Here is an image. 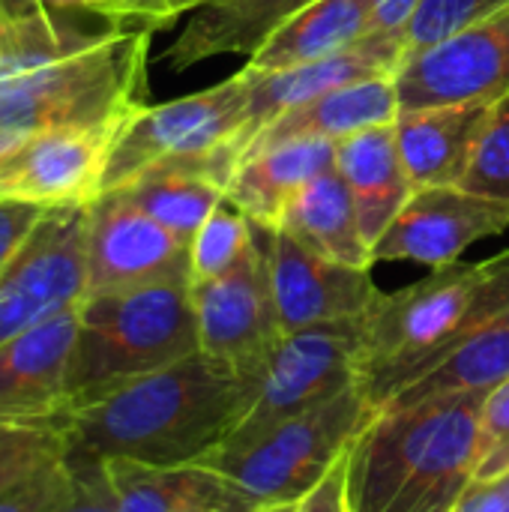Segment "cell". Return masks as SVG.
Here are the masks:
<instances>
[{
    "mask_svg": "<svg viewBox=\"0 0 509 512\" xmlns=\"http://www.w3.org/2000/svg\"><path fill=\"white\" fill-rule=\"evenodd\" d=\"M252 384L195 351L66 414V450L150 468L201 465L246 414Z\"/></svg>",
    "mask_w": 509,
    "mask_h": 512,
    "instance_id": "obj_1",
    "label": "cell"
},
{
    "mask_svg": "<svg viewBox=\"0 0 509 512\" xmlns=\"http://www.w3.org/2000/svg\"><path fill=\"white\" fill-rule=\"evenodd\" d=\"M501 318H509V249L486 261L435 267L393 294L381 291L363 315L357 357V384L372 411Z\"/></svg>",
    "mask_w": 509,
    "mask_h": 512,
    "instance_id": "obj_2",
    "label": "cell"
},
{
    "mask_svg": "<svg viewBox=\"0 0 509 512\" xmlns=\"http://www.w3.org/2000/svg\"><path fill=\"white\" fill-rule=\"evenodd\" d=\"M486 396L375 414L351 441L348 510L453 512L474 483Z\"/></svg>",
    "mask_w": 509,
    "mask_h": 512,
    "instance_id": "obj_3",
    "label": "cell"
},
{
    "mask_svg": "<svg viewBox=\"0 0 509 512\" xmlns=\"http://www.w3.org/2000/svg\"><path fill=\"white\" fill-rule=\"evenodd\" d=\"M153 30H105L93 45L0 78V156L66 126L126 123L144 102Z\"/></svg>",
    "mask_w": 509,
    "mask_h": 512,
    "instance_id": "obj_4",
    "label": "cell"
},
{
    "mask_svg": "<svg viewBox=\"0 0 509 512\" xmlns=\"http://www.w3.org/2000/svg\"><path fill=\"white\" fill-rule=\"evenodd\" d=\"M198 351L192 285L84 297L69 363V411Z\"/></svg>",
    "mask_w": 509,
    "mask_h": 512,
    "instance_id": "obj_5",
    "label": "cell"
},
{
    "mask_svg": "<svg viewBox=\"0 0 509 512\" xmlns=\"http://www.w3.org/2000/svg\"><path fill=\"white\" fill-rule=\"evenodd\" d=\"M372 417L360 384H351L324 405L282 420L240 447L213 450L201 465L234 480L261 507L297 504L330 474Z\"/></svg>",
    "mask_w": 509,
    "mask_h": 512,
    "instance_id": "obj_6",
    "label": "cell"
},
{
    "mask_svg": "<svg viewBox=\"0 0 509 512\" xmlns=\"http://www.w3.org/2000/svg\"><path fill=\"white\" fill-rule=\"evenodd\" d=\"M363 315L282 333L252 381L243 420L222 447H240L357 384Z\"/></svg>",
    "mask_w": 509,
    "mask_h": 512,
    "instance_id": "obj_7",
    "label": "cell"
},
{
    "mask_svg": "<svg viewBox=\"0 0 509 512\" xmlns=\"http://www.w3.org/2000/svg\"><path fill=\"white\" fill-rule=\"evenodd\" d=\"M249 99V72L246 66L231 78L162 105H141L126 126L120 129L99 195L114 192L144 171L201 156L219 144L234 141L243 126V111Z\"/></svg>",
    "mask_w": 509,
    "mask_h": 512,
    "instance_id": "obj_8",
    "label": "cell"
},
{
    "mask_svg": "<svg viewBox=\"0 0 509 512\" xmlns=\"http://www.w3.org/2000/svg\"><path fill=\"white\" fill-rule=\"evenodd\" d=\"M93 204V201H90ZM90 204L51 207L0 276V345L87 297Z\"/></svg>",
    "mask_w": 509,
    "mask_h": 512,
    "instance_id": "obj_9",
    "label": "cell"
},
{
    "mask_svg": "<svg viewBox=\"0 0 509 512\" xmlns=\"http://www.w3.org/2000/svg\"><path fill=\"white\" fill-rule=\"evenodd\" d=\"M192 306L198 324V351L225 363L252 384L282 336L258 225L255 246L240 264L216 279L192 285Z\"/></svg>",
    "mask_w": 509,
    "mask_h": 512,
    "instance_id": "obj_10",
    "label": "cell"
},
{
    "mask_svg": "<svg viewBox=\"0 0 509 512\" xmlns=\"http://www.w3.org/2000/svg\"><path fill=\"white\" fill-rule=\"evenodd\" d=\"M399 111L498 102L509 93V6L429 45L396 69Z\"/></svg>",
    "mask_w": 509,
    "mask_h": 512,
    "instance_id": "obj_11",
    "label": "cell"
},
{
    "mask_svg": "<svg viewBox=\"0 0 509 512\" xmlns=\"http://www.w3.org/2000/svg\"><path fill=\"white\" fill-rule=\"evenodd\" d=\"M171 282L192 285V246L126 195H99L87 225V297Z\"/></svg>",
    "mask_w": 509,
    "mask_h": 512,
    "instance_id": "obj_12",
    "label": "cell"
},
{
    "mask_svg": "<svg viewBox=\"0 0 509 512\" xmlns=\"http://www.w3.org/2000/svg\"><path fill=\"white\" fill-rule=\"evenodd\" d=\"M261 237L282 333L360 318L378 300L372 270L330 261L285 228H261Z\"/></svg>",
    "mask_w": 509,
    "mask_h": 512,
    "instance_id": "obj_13",
    "label": "cell"
},
{
    "mask_svg": "<svg viewBox=\"0 0 509 512\" xmlns=\"http://www.w3.org/2000/svg\"><path fill=\"white\" fill-rule=\"evenodd\" d=\"M509 228V201L474 195L462 186L414 189L402 213L372 246V264L414 261L447 267L474 243L504 234Z\"/></svg>",
    "mask_w": 509,
    "mask_h": 512,
    "instance_id": "obj_14",
    "label": "cell"
},
{
    "mask_svg": "<svg viewBox=\"0 0 509 512\" xmlns=\"http://www.w3.org/2000/svg\"><path fill=\"white\" fill-rule=\"evenodd\" d=\"M126 123L66 126L42 132L0 156V198L45 207L99 198L111 147Z\"/></svg>",
    "mask_w": 509,
    "mask_h": 512,
    "instance_id": "obj_15",
    "label": "cell"
},
{
    "mask_svg": "<svg viewBox=\"0 0 509 512\" xmlns=\"http://www.w3.org/2000/svg\"><path fill=\"white\" fill-rule=\"evenodd\" d=\"M405 54H408L405 33H399V36L369 33L348 51L315 60V63L276 69V72H258V69L246 66L249 99H246V111H243V126L234 135V141H228L231 150L243 162L252 141L276 117H282L285 111H291L327 90H336V87H345V84H354L363 78H375V75H396Z\"/></svg>",
    "mask_w": 509,
    "mask_h": 512,
    "instance_id": "obj_16",
    "label": "cell"
},
{
    "mask_svg": "<svg viewBox=\"0 0 509 512\" xmlns=\"http://www.w3.org/2000/svg\"><path fill=\"white\" fill-rule=\"evenodd\" d=\"M78 309L60 312L0 345V420H63Z\"/></svg>",
    "mask_w": 509,
    "mask_h": 512,
    "instance_id": "obj_17",
    "label": "cell"
},
{
    "mask_svg": "<svg viewBox=\"0 0 509 512\" xmlns=\"http://www.w3.org/2000/svg\"><path fill=\"white\" fill-rule=\"evenodd\" d=\"M330 168H336V141L294 138L270 144L240 162L225 198L252 225L279 228L297 192Z\"/></svg>",
    "mask_w": 509,
    "mask_h": 512,
    "instance_id": "obj_18",
    "label": "cell"
},
{
    "mask_svg": "<svg viewBox=\"0 0 509 512\" xmlns=\"http://www.w3.org/2000/svg\"><path fill=\"white\" fill-rule=\"evenodd\" d=\"M486 114V102L399 111L393 129L411 186H459Z\"/></svg>",
    "mask_w": 509,
    "mask_h": 512,
    "instance_id": "obj_19",
    "label": "cell"
},
{
    "mask_svg": "<svg viewBox=\"0 0 509 512\" xmlns=\"http://www.w3.org/2000/svg\"><path fill=\"white\" fill-rule=\"evenodd\" d=\"M120 512H255L261 504L210 465L108 462Z\"/></svg>",
    "mask_w": 509,
    "mask_h": 512,
    "instance_id": "obj_20",
    "label": "cell"
},
{
    "mask_svg": "<svg viewBox=\"0 0 509 512\" xmlns=\"http://www.w3.org/2000/svg\"><path fill=\"white\" fill-rule=\"evenodd\" d=\"M309 3L315 0H210L192 12L180 36L165 51V63L174 72H183L210 57H252L288 18Z\"/></svg>",
    "mask_w": 509,
    "mask_h": 512,
    "instance_id": "obj_21",
    "label": "cell"
},
{
    "mask_svg": "<svg viewBox=\"0 0 509 512\" xmlns=\"http://www.w3.org/2000/svg\"><path fill=\"white\" fill-rule=\"evenodd\" d=\"M396 117H399L396 78L393 75H375V78H363V81L327 90V93L285 111L252 141L249 153L270 147V144L294 141V138L342 141V138L357 135L363 129L396 123Z\"/></svg>",
    "mask_w": 509,
    "mask_h": 512,
    "instance_id": "obj_22",
    "label": "cell"
},
{
    "mask_svg": "<svg viewBox=\"0 0 509 512\" xmlns=\"http://www.w3.org/2000/svg\"><path fill=\"white\" fill-rule=\"evenodd\" d=\"M336 171L354 195L360 228L372 249L414 192L399 156L393 123L336 141Z\"/></svg>",
    "mask_w": 509,
    "mask_h": 512,
    "instance_id": "obj_23",
    "label": "cell"
},
{
    "mask_svg": "<svg viewBox=\"0 0 509 512\" xmlns=\"http://www.w3.org/2000/svg\"><path fill=\"white\" fill-rule=\"evenodd\" d=\"M509 378V318H501L474 336H468L459 348L405 384L378 414L408 411L417 405L459 399V396H489L498 384Z\"/></svg>",
    "mask_w": 509,
    "mask_h": 512,
    "instance_id": "obj_24",
    "label": "cell"
},
{
    "mask_svg": "<svg viewBox=\"0 0 509 512\" xmlns=\"http://www.w3.org/2000/svg\"><path fill=\"white\" fill-rule=\"evenodd\" d=\"M279 228L330 261L372 270V249L363 237L354 195L336 168L318 174L297 192Z\"/></svg>",
    "mask_w": 509,
    "mask_h": 512,
    "instance_id": "obj_25",
    "label": "cell"
},
{
    "mask_svg": "<svg viewBox=\"0 0 509 512\" xmlns=\"http://www.w3.org/2000/svg\"><path fill=\"white\" fill-rule=\"evenodd\" d=\"M369 0H315L288 18L252 57L249 69L276 72L348 51L369 36Z\"/></svg>",
    "mask_w": 509,
    "mask_h": 512,
    "instance_id": "obj_26",
    "label": "cell"
},
{
    "mask_svg": "<svg viewBox=\"0 0 509 512\" xmlns=\"http://www.w3.org/2000/svg\"><path fill=\"white\" fill-rule=\"evenodd\" d=\"M126 195L138 210H144L150 219H156L162 228H168L174 237L192 246L201 225L210 219V213L225 201V189L171 168H153L135 177L132 183L114 189Z\"/></svg>",
    "mask_w": 509,
    "mask_h": 512,
    "instance_id": "obj_27",
    "label": "cell"
},
{
    "mask_svg": "<svg viewBox=\"0 0 509 512\" xmlns=\"http://www.w3.org/2000/svg\"><path fill=\"white\" fill-rule=\"evenodd\" d=\"M99 36L102 33H87L75 24H63L60 12L9 18L0 24V78H12L36 66L57 63L93 45Z\"/></svg>",
    "mask_w": 509,
    "mask_h": 512,
    "instance_id": "obj_28",
    "label": "cell"
},
{
    "mask_svg": "<svg viewBox=\"0 0 509 512\" xmlns=\"http://www.w3.org/2000/svg\"><path fill=\"white\" fill-rule=\"evenodd\" d=\"M255 246V225L225 198L192 240V285L228 273Z\"/></svg>",
    "mask_w": 509,
    "mask_h": 512,
    "instance_id": "obj_29",
    "label": "cell"
},
{
    "mask_svg": "<svg viewBox=\"0 0 509 512\" xmlns=\"http://www.w3.org/2000/svg\"><path fill=\"white\" fill-rule=\"evenodd\" d=\"M66 453L63 420H0V492Z\"/></svg>",
    "mask_w": 509,
    "mask_h": 512,
    "instance_id": "obj_30",
    "label": "cell"
},
{
    "mask_svg": "<svg viewBox=\"0 0 509 512\" xmlns=\"http://www.w3.org/2000/svg\"><path fill=\"white\" fill-rule=\"evenodd\" d=\"M459 186L474 195L509 201V93L489 105L486 123Z\"/></svg>",
    "mask_w": 509,
    "mask_h": 512,
    "instance_id": "obj_31",
    "label": "cell"
},
{
    "mask_svg": "<svg viewBox=\"0 0 509 512\" xmlns=\"http://www.w3.org/2000/svg\"><path fill=\"white\" fill-rule=\"evenodd\" d=\"M63 462L66 486L54 504V512H120L117 489L105 459L66 450Z\"/></svg>",
    "mask_w": 509,
    "mask_h": 512,
    "instance_id": "obj_32",
    "label": "cell"
},
{
    "mask_svg": "<svg viewBox=\"0 0 509 512\" xmlns=\"http://www.w3.org/2000/svg\"><path fill=\"white\" fill-rule=\"evenodd\" d=\"M507 6L509 0H423L408 24V51L429 48Z\"/></svg>",
    "mask_w": 509,
    "mask_h": 512,
    "instance_id": "obj_33",
    "label": "cell"
},
{
    "mask_svg": "<svg viewBox=\"0 0 509 512\" xmlns=\"http://www.w3.org/2000/svg\"><path fill=\"white\" fill-rule=\"evenodd\" d=\"M509 474V378L498 384L480 411V459L474 483Z\"/></svg>",
    "mask_w": 509,
    "mask_h": 512,
    "instance_id": "obj_34",
    "label": "cell"
},
{
    "mask_svg": "<svg viewBox=\"0 0 509 512\" xmlns=\"http://www.w3.org/2000/svg\"><path fill=\"white\" fill-rule=\"evenodd\" d=\"M66 486V462L51 459L0 492V512H54V504Z\"/></svg>",
    "mask_w": 509,
    "mask_h": 512,
    "instance_id": "obj_35",
    "label": "cell"
},
{
    "mask_svg": "<svg viewBox=\"0 0 509 512\" xmlns=\"http://www.w3.org/2000/svg\"><path fill=\"white\" fill-rule=\"evenodd\" d=\"M51 207L18 201V198H0V276L15 261V255L24 249L30 234L39 228Z\"/></svg>",
    "mask_w": 509,
    "mask_h": 512,
    "instance_id": "obj_36",
    "label": "cell"
},
{
    "mask_svg": "<svg viewBox=\"0 0 509 512\" xmlns=\"http://www.w3.org/2000/svg\"><path fill=\"white\" fill-rule=\"evenodd\" d=\"M207 3L210 0H129L117 9L114 21H135L138 27L159 30V27H168L171 21H177L180 15L195 12Z\"/></svg>",
    "mask_w": 509,
    "mask_h": 512,
    "instance_id": "obj_37",
    "label": "cell"
},
{
    "mask_svg": "<svg viewBox=\"0 0 509 512\" xmlns=\"http://www.w3.org/2000/svg\"><path fill=\"white\" fill-rule=\"evenodd\" d=\"M348 456V453H345ZM345 456L330 468V474L297 504L294 512H351L348 510V468Z\"/></svg>",
    "mask_w": 509,
    "mask_h": 512,
    "instance_id": "obj_38",
    "label": "cell"
},
{
    "mask_svg": "<svg viewBox=\"0 0 509 512\" xmlns=\"http://www.w3.org/2000/svg\"><path fill=\"white\" fill-rule=\"evenodd\" d=\"M372 15H369V33H387V36H408V24L417 15L423 0H369Z\"/></svg>",
    "mask_w": 509,
    "mask_h": 512,
    "instance_id": "obj_39",
    "label": "cell"
},
{
    "mask_svg": "<svg viewBox=\"0 0 509 512\" xmlns=\"http://www.w3.org/2000/svg\"><path fill=\"white\" fill-rule=\"evenodd\" d=\"M453 512H509V474L498 480L471 483Z\"/></svg>",
    "mask_w": 509,
    "mask_h": 512,
    "instance_id": "obj_40",
    "label": "cell"
},
{
    "mask_svg": "<svg viewBox=\"0 0 509 512\" xmlns=\"http://www.w3.org/2000/svg\"><path fill=\"white\" fill-rule=\"evenodd\" d=\"M0 6L6 9L9 18H24V15H36L42 12L36 0H0Z\"/></svg>",
    "mask_w": 509,
    "mask_h": 512,
    "instance_id": "obj_41",
    "label": "cell"
},
{
    "mask_svg": "<svg viewBox=\"0 0 509 512\" xmlns=\"http://www.w3.org/2000/svg\"><path fill=\"white\" fill-rule=\"evenodd\" d=\"M123 3H129V0H81V9H90V12H99L105 18H114Z\"/></svg>",
    "mask_w": 509,
    "mask_h": 512,
    "instance_id": "obj_42",
    "label": "cell"
},
{
    "mask_svg": "<svg viewBox=\"0 0 509 512\" xmlns=\"http://www.w3.org/2000/svg\"><path fill=\"white\" fill-rule=\"evenodd\" d=\"M42 12H66V9H81V0H36Z\"/></svg>",
    "mask_w": 509,
    "mask_h": 512,
    "instance_id": "obj_43",
    "label": "cell"
},
{
    "mask_svg": "<svg viewBox=\"0 0 509 512\" xmlns=\"http://www.w3.org/2000/svg\"><path fill=\"white\" fill-rule=\"evenodd\" d=\"M300 504V501H297ZM297 504H273V507H258L255 512H294L297 510Z\"/></svg>",
    "mask_w": 509,
    "mask_h": 512,
    "instance_id": "obj_44",
    "label": "cell"
},
{
    "mask_svg": "<svg viewBox=\"0 0 509 512\" xmlns=\"http://www.w3.org/2000/svg\"><path fill=\"white\" fill-rule=\"evenodd\" d=\"M3 21H9V15H6V9L0 6V24H3Z\"/></svg>",
    "mask_w": 509,
    "mask_h": 512,
    "instance_id": "obj_45",
    "label": "cell"
}]
</instances>
